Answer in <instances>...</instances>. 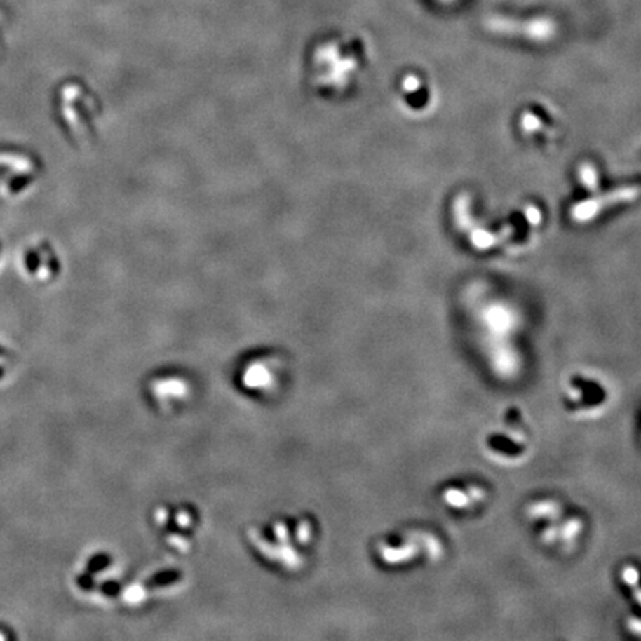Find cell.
<instances>
[{
	"mask_svg": "<svg viewBox=\"0 0 641 641\" xmlns=\"http://www.w3.org/2000/svg\"><path fill=\"white\" fill-rule=\"evenodd\" d=\"M364 69L360 49L340 39L318 43L306 61L304 85L320 100L343 102L356 91Z\"/></svg>",
	"mask_w": 641,
	"mask_h": 641,
	"instance_id": "1",
	"label": "cell"
},
{
	"mask_svg": "<svg viewBox=\"0 0 641 641\" xmlns=\"http://www.w3.org/2000/svg\"><path fill=\"white\" fill-rule=\"evenodd\" d=\"M50 106L58 130L73 147L86 149L95 143L104 107L91 85L78 78L58 82Z\"/></svg>",
	"mask_w": 641,
	"mask_h": 641,
	"instance_id": "2",
	"label": "cell"
},
{
	"mask_svg": "<svg viewBox=\"0 0 641 641\" xmlns=\"http://www.w3.org/2000/svg\"><path fill=\"white\" fill-rule=\"evenodd\" d=\"M45 166L34 151L20 146H0V203L27 202L42 186Z\"/></svg>",
	"mask_w": 641,
	"mask_h": 641,
	"instance_id": "3",
	"label": "cell"
},
{
	"mask_svg": "<svg viewBox=\"0 0 641 641\" xmlns=\"http://www.w3.org/2000/svg\"><path fill=\"white\" fill-rule=\"evenodd\" d=\"M287 368V360L281 352L274 349L254 351L236 364L235 382L245 393L267 400L285 384Z\"/></svg>",
	"mask_w": 641,
	"mask_h": 641,
	"instance_id": "4",
	"label": "cell"
},
{
	"mask_svg": "<svg viewBox=\"0 0 641 641\" xmlns=\"http://www.w3.org/2000/svg\"><path fill=\"white\" fill-rule=\"evenodd\" d=\"M566 508L554 499H541L527 508V518L539 539L549 548L570 549L583 533V520L578 514L562 518Z\"/></svg>",
	"mask_w": 641,
	"mask_h": 641,
	"instance_id": "5",
	"label": "cell"
},
{
	"mask_svg": "<svg viewBox=\"0 0 641 641\" xmlns=\"http://www.w3.org/2000/svg\"><path fill=\"white\" fill-rule=\"evenodd\" d=\"M20 276L36 287H49L60 281L64 260L60 248L46 236H32L22 242L15 257Z\"/></svg>",
	"mask_w": 641,
	"mask_h": 641,
	"instance_id": "6",
	"label": "cell"
},
{
	"mask_svg": "<svg viewBox=\"0 0 641 641\" xmlns=\"http://www.w3.org/2000/svg\"><path fill=\"white\" fill-rule=\"evenodd\" d=\"M416 530H404L400 533H393V536H384L375 545V555L383 566L386 567H400L401 564L410 566L420 560L437 561L443 554L441 542L432 544L428 546H413L417 536Z\"/></svg>",
	"mask_w": 641,
	"mask_h": 641,
	"instance_id": "7",
	"label": "cell"
},
{
	"mask_svg": "<svg viewBox=\"0 0 641 641\" xmlns=\"http://www.w3.org/2000/svg\"><path fill=\"white\" fill-rule=\"evenodd\" d=\"M147 393L151 403L162 412H175L191 396V383L182 373L163 371L153 375L147 383Z\"/></svg>",
	"mask_w": 641,
	"mask_h": 641,
	"instance_id": "8",
	"label": "cell"
},
{
	"mask_svg": "<svg viewBox=\"0 0 641 641\" xmlns=\"http://www.w3.org/2000/svg\"><path fill=\"white\" fill-rule=\"evenodd\" d=\"M497 431L487 435L485 448L499 461L520 459L529 447L527 431L515 416L506 417Z\"/></svg>",
	"mask_w": 641,
	"mask_h": 641,
	"instance_id": "9",
	"label": "cell"
},
{
	"mask_svg": "<svg viewBox=\"0 0 641 641\" xmlns=\"http://www.w3.org/2000/svg\"><path fill=\"white\" fill-rule=\"evenodd\" d=\"M641 196L640 186H625L619 189H613L607 194H601L595 198H589L586 201L574 203L570 208V217L576 223H588L612 207H616L621 203H628L638 199Z\"/></svg>",
	"mask_w": 641,
	"mask_h": 641,
	"instance_id": "10",
	"label": "cell"
},
{
	"mask_svg": "<svg viewBox=\"0 0 641 641\" xmlns=\"http://www.w3.org/2000/svg\"><path fill=\"white\" fill-rule=\"evenodd\" d=\"M453 214H454V222H456L457 227L461 230V232L466 234L471 245L480 251L490 250V248L499 245V243L505 239V236L512 232L511 229H505L504 234H492L489 229L480 227V226H477V223H475V226H473V222H472L473 219L471 215V199L466 195H460L454 201Z\"/></svg>",
	"mask_w": 641,
	"mask_h": 641,
	"instance_id": "11",
	"label": "cell"
},
{
	"mask_svg": "<svg viewBox=\"0 0 641 641\" xmlns=\"http://www.w3.org/2000/svg\"><path fill=\"white\" fill-rule=\"evenodd\" d=\"M489 499L487 487L471 480L453 481L441 493L443 504L453 512H473Z\"/></svg>",
	"mask_w": 641,
	"mask_h": 641,
	"instance_id": "12",
	"label": "cell"
},
{
	"mask_svg": "<svg viewBox=\"0 0 641 641\" xmlns=\"http://www.w3.org/2000/svg\"><path fill=\"white\" fill-rule=\"evenodd\" d=\"M489 29L502 34H520L532 42H548L555 34V25L548 18L515 21L504 17L489 20Z\"/></svg>",
	"mask_w": 641,
	"mask_h": 641,
	"instance_id": "13",
	"label": "cell"
},
{
	"mask_svg": "<svg viewBox=\"0 0 641 641\" xmlns=\"http://www.w3.org/2000/svg\"><path fill=\"white\" fill-rule=\"evenodd\" d=\"M579 182L583 187L589 190H598L600 186V178L598 173L595 170V166L591 163H582L579 166Z\"/></svg>",
	"mask_w": 641,
	"mask_h": 641,
	"instance_id": "14",
	"label": "cell"
},
{
	"mask_svg": "<svg viewBox=\"0 0 641 641\" xmlns=\"http://www.w3.org/2000/svg\"><path fill=\"white\" fill-rule=\"evenodd\" d=\"M539 125H541L539 119L533 116V114H525L524 119L521 121V126L524 128V131H527V133H534Z\"/></svg>",
	"mask_w": 641,
	"mask_h": 641,
	"instance_id": "15",
	"label": "cell"
},
{
	"mask_svg": "<svg viewBox=\"0 0 641 641\" xmlns=\"http://www.w3.org/2000/svg\"><path fill=\"white\" fill-rule=\"evenodd\" d=\"M6 259H8V250H6V243L4 238L0 236V274L4 272V269L6 266Z\"/></svg>",
	"mask_w": 641,
	"mask_h": 641,
	"instance_id": "16",
	"label": "cell"
},
{
	"mask_svg": "<svg viewBox=\"0 0 641 641\" xmlns=\"http://www.w3.org/2000/svg\"><path fill=\"white\" fill-rule=\"evenodd\" d=\"M4 57V20L0 15V60Z\"/></svg>",
	"mask_w": 641,
	"mask_h": 641,
	"instance_id": "17",
	"label": "cell"
}]
</instances>
